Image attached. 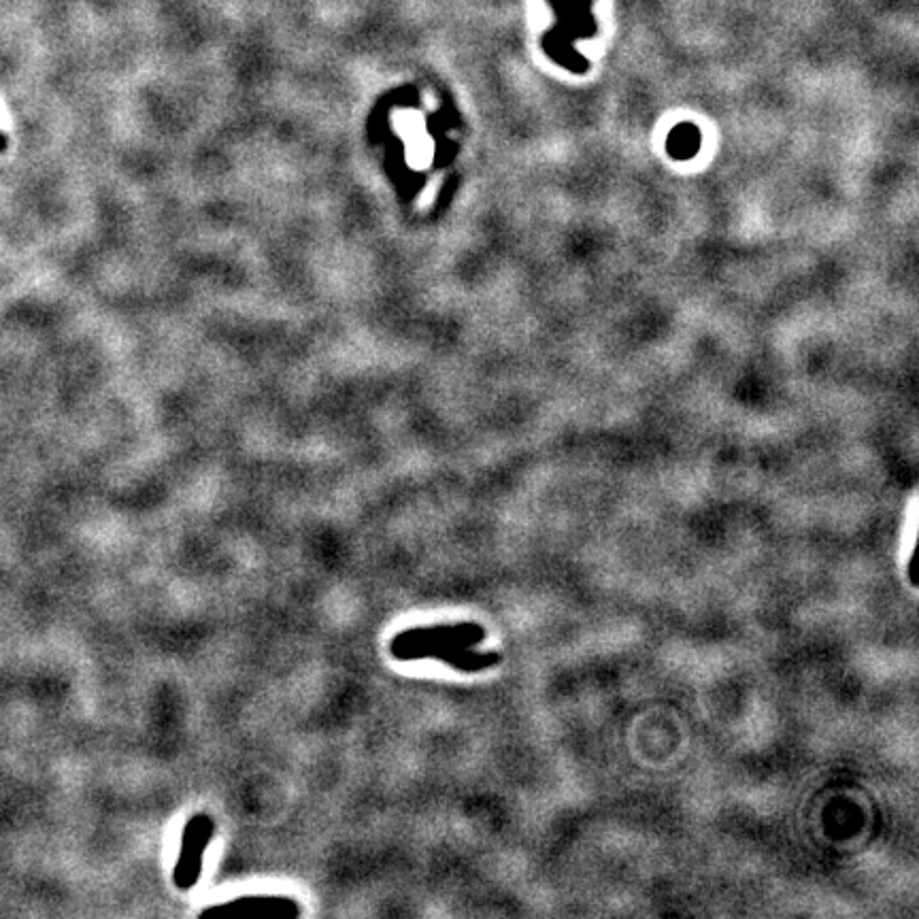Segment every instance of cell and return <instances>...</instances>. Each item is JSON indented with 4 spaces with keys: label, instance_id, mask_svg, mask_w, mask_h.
Instances as JSON below:
<instances>
[{
    "label": "cell",
    "instance_id": "cell-1",
    "mask_svg": "<svg viewBox=\"0 0 919 919\" xmlns=\"http://www.w3.org/2000/svg\"><path fill=\"white\" fill-rule=\"evenodd\" d=\"M215 832V824L209 815L198 813L183 828V839H181V854L175 866V885L179 890H192L200 871H203V858H205V849L209 847L211 839Z\"/></svg>",
    "mask_w": 919,
    "mask_h": 919
},
{
    "label": "cell",
    "instance_id": "cell-4",
    "mask_svg": "<svg viewBox=\"0 0 919 919\" xmlns=\"http://www.w3.org/2000/svg\"><path fill=\"white\" fill-rule=\"evenodd\" d=\"M220 909H237V911H243V913H256V915H296L298 913V907H296V902L294 900H286V898H241V900H235V902H230V905H224ZM215 911V909H211Z\"/></svg>",
    "mask_w": 919,
    "mask_h": 919
},
{
    "label": "cell",
    "instance_id": "cell-5",
    "mask_svg": "<svg viewBox=\"0 0 919 919\" xmlns=\"http://www.w3.org/2000/svg\"><path fill=\"white\" fill-rule=\"evenodd\" d=\"M5 147H7V139H5V135H3V132H0V152H3V149H5Z\"/></svg>",
    "mask_w": 919,
    "mask_h": 919
},
{
    "label": "cell",
    "instance_id": "cell-3",
    "mask_svg": "<svg viewBox=\"0 0 919 919\" xmlns=\"http://www.w3.org/2000/svg\"><path fill=\"white\" fill-rule=\"evenodd\" d=\"M486 639V630L479 624H445V626H420L400 632L398 637L392 639L390 651L409 647V645H462V647H475Z\"/></svg>",
    "mask_w": 919,
    "mask_h": 919
},
{
    "label": "cell",
    "instance_id": "cell-2",
    "mask_svg": "<svg viewBox=\"0 0 919 919\" xmlns=\"http://www.w3.org/2000/svg\"><path fill=\"white\" fill-rule=\"evenodd\" d=\"M392 656L396 660H424V658H434L441 660L449 666L458 668V671L464 673H477V671H486V668H492L500 662L498 654H483V651H475L471 647H462V645H409V647H400L394 649Z\"/></svg>",
    "mask_w": 919,
    "mask_h": 919
}]
</instances>
